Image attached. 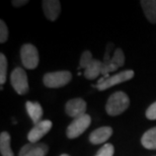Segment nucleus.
Returning <instances> with one entry per match:
<instances>
[{"instance_id":"nucleus-6","label":"nucleus","mask_w":156,"mask_h":156,"mask_svg":"<svg viewBox=\"0 0 156 156\" xmlns=\"http://www.w3.org/2000/svg\"><path fill=\"white\" fill-rule=\"evenodd\" d=\"M90 123H91V118L89 115H83L77 119H74L69 126L67 128V137L70 139H74L79 137L85 130L89 127Z\"/></svg>"},{"instance_id":"nucleus-5","label":"nucleus","mask_w":156,"mask_h":156,"mask_svg":"<svg viewBox=\"0 0 156 156\" xmlns=\"http://www.w3.org/2000/svg\"><path fill=\"white\" fill-rule=\"evenodd\" d=\"M10 83L17 94L23 95L29 91V81L27 73L23 68H15L11 72Z\"/></svg>"},{"instance_id":"nucleus-10","label":"nucleus","mask_w":156,"mask_h":156,"mask_svg":"<svg viewBox=\"0 0 156 156\" xmlns=\"http://www.w3.org/2000/svg\"><path fill=\"white\" fill-rule=\"evenodd\" d=\"M49 147L44 143H29L20 149L18 156H46Z\"/></svg>"},{"instance_id":"nucleus-7","label":"nucleus","mask_w":156,"mask_h":156,"mask_svg":"<svg viewBox=\"0 0 156 156\" xmlns=\"http://www.w3.org/2000/svg\"><path fill=\"white\" fill-rule=\"evenodd\" d=\"M125 64V55L122 49L118 48L115 50L114 55L112 56L110 61H102L101 65V74L104 76H110L111 72L116 71L118 68L122 67Z\"/></svg>"},{"instance_id":"nucleus-16","label":"nucleus","mask_w":156,"mask_h":156,"mask_svg":"<svg viewBox=\"0 0 156 156\" xmlns=\"http://www.w3.org/2000/svg\"><path fill=\"white\" fill-rule=\"evenodd\" d=\"M141 143L146 149L156 150V127L146 131L141 138Z\"/></svg>"},{"instance_id":"nucleus-14","label":"nucleus","mask_w":156,"mask_h":156,"mask_svg":"<svg viewBox=\"0 0 156 156\" xmlns=\"http://www.w3.org/2000/svg\"><path fill=\"white\" fill-rule=\"evenodd\" d=\"M140 4L149 23H156V0H142Z\"/></svg>"},{"instance_id":"nucleus-8","label":"nucleus","mask_w":156,"mask_h":156,"mask_svg":"<svg viewBox=\"0 0 156 156\" xmlns=\"http://www.w3.org/2000/svg\"><path fill=\"white\" fill-rule=\"evenodd\" d=\"M53 126L52 122L49 120L41 121L39 124L34 126V128L27 134V140L30 143H38L47 133L51 130Z\"/></svg>"},{"instance_id":"nucleus-22","label":"nucleus","mask_w":156,"mask_h":156,"mask_svg":"<svg viewBox=\"0 0 156 156\" xmlns=\"http://www.w3.org/2000/svg\"><path fill=\"white\" fill-rule=\"evenodd\" d=\"M146 118L148 120H156V101L153 102L146 111Z\"/></svg>"},{"instance_id":"nucleus-21","label":"nucleus","mask_w":156,"mask_h":156,"mask_svg":"<svg viewBox=\"0 0 156 156\" xmlns=\"http://www.w3.org/2000/svg\"><path fill=\"white\" fill-rule=\"evenodd\" d=\"M8 39V29L3 20L0 21V43H4Z\"/></svg>"},{"instance_id":"nucleus-2","label":"nucleus","mask_w":156,"mask_h":156,"mask_svg":"<svg viewBox=\"0 0 156 156\" xmlns=\"http://www.w3.org/2000/svg\"><path fill=\"white\" fill-rule=\"evenodd\" d=\"M72 79V74L69 71H57L47 73L43 77L44 85L49 88H60L65 86Z\"/></svg>"},{"instance_id":"nucleus-9","label":"nucleus","mask_w":156,"mask_h":156,"mask_svg":"<svg viewBox=\"0 0 156 156\" xmlns=\"http://www.w3.org/2000/svg\"><path fill=\"white\" fill-rule=\"evenodd\" d=\"M65 111H66V114L69 117L77 119L86 114V102L82 98L70 99V101H67Z\"/></svg>"},{"instance_id":"nucleus-18","label":"nucleus","mask_w":156,"mask_h":156,"mask_svg":"<svg viewBox=\"0 0 156 156\" xmlns=\"http://www.w3.org/2000/svg\"><path fill=\"white\" fill-rule=\"evenodd\" d=\"M7 75V59L4 54H0V83L4 84Z\"/></svg>"},{"instance_id":"nucleus-12","label":"nucleus","mask_w":156,"mask_h":156,"mask_svg":"<svg viewBox=\"0 0 156 156\" xmlns=\"http://www.w3.org/2000/svg\"><path fill=\"white\" fill-rule=\"evenodd\" d=\"M112 135H113V129L111 127H101L90 134L89 141L93 145L101 144V143L107 142Z\"/></svg>"},{"instance_id":"nucleus-3","label":"nucleus","mask_w":156,"mask_h":156,"mask_svg":"<svg viewBox=\"0 0 156 156\" xmlns=\"http://www.w3.org/2000/svg\"><path fill=\"white\" fill-rule=\"evenodd\" d=\"M134 74L135 73H134L133 70H125L112 76H104L98 80L96 87H98V90H105L110 88V87L117 85V84L132 79L134 77Z\"/></svg>"},{"instance_id":"nucleus-11","label":"nucleus","mask_w":156,"mask_h":156,"mask_svg":"<svg viewBox=\"0 0 156 156\" xmlns=\"http://www.w3.org/2000/svg\"><path fill=\"white\" fill-rule=\"evenodd\" d=\"M43 11L48 20L55 21L61 12V3L58 0H44Z\"/></svg>"},{"instance_id":"nucleus-15","label":"nucleus","mask_w":156,"mask_h":156,"mask_svg":"<svg viewBox=\"0 0 156 156\" xmlns=\"http://www.w3.org/2000/svg\"><path fill=\"white\" fill-rule=\"evenodd\" d=\"M101 61L98 60V59H93L88 66L84 69V77L89 80H93L96 77H98L99 74H101Z\"/></svg>"},{"instance_id":"nucleus-4","label":"nucleus","mask_w":156,"mask_h":156,"mask_svg":"<svg viewBox=\"0 0 156 156\" xmlns=\"http://www.w3.org/2000/svg\"><path fill=\"white\" fill-rule=\"evenodd\" d=\"M20 59L27 69H36L39 65V52L32 44H24L20 49Z\"/></svg>"},{"instance_id":"nucleus-1","label":"nucleus","mask_w":156,"mask_h":156,"mask_svg":"<svg viewBox=\"0 0 156 156\" xmlns=\"http://www.w3.org/2000/svg\"><path fill=\"white\" fill-rule=\"evenodd\" d=\"M129 96L123 91H117L108 98L107 105H105V111H107L108 115L115 117L123 114L129 108Z\"/></svg>"},{"instance_id":"nucleus-19","label":"nucleus","mask_w":156,"mask_h":156,"mask_svg":"<svg viewBox=\"0 0 156 156\" xmlns=\"http://www.w3.org/2000/svg\"><path fill=\"white\" fill-rule=\"evenodd\" d=\"M92 60H93V58H92V55H91V53H90V51H88V50H87V51H84L80 57L79 68L80 69L81 68H82V69H85Z\"/></svg>"},{"instance_id":"nucleus-24","label":"nucleus","mask_w":156,"mask_h":156,"mask_svg":"<svg viewBox=\"0 0 156 156\" xmlns=\"http://www.w3.org/2000/svg\"><path fill=\"white\" fill-rule=\"evenodd\" d=\"M60 156H70V155H68V154H62V155H60Z\"/></svg>"},{"instance_id":"nucleus-23","label":"nucleus","mask_w":156,"mask_h":156,"mask_svg":"<svg viewBox=\"0 0 156 156\" xmlns=\"http://www.w3.org/2000/svg\"><path fill=\"white\" fill-rule=\"evenodd\" d=\"M27 2H29L27 0H13V1H12V5L15 6V7H20V6L27 4Z\"/></svg>"},{"instance_id":"nucleus-13","label":"nucleus","mask_w":156,"mask_h":156,"mask_svg":"<svg viewBox=\"0 0 156 156\" xmlns=\"http://www.w3.org/2000/svg\"><path fill=\"white\" fill-rule=\"evenodd\" d=\"M27 112L30 118L32 119L33 123L37 125L39 124L43 118V108L39 102H34V101H27L26 104Z\"/></svg>"},{"instance_id":"nucleus-20","label":"nucleus","mask_w":156,"mask_h":156,"mask_svg":"<svg viewBox=\"0 0 156 156\" xmlns=\"http://www.w3.org/2000/svg\"><path fill=\"white\" fill-rule=\"evenodd\" d=\"M114 152H115L114 146L110 144V143H107V144H105L99 149L98 153L95 154V156H113Z\"/></svg>"},{"instance_id":"nucleus-17","label":"nucleus","mask_w":156,"mask_h":156,"mask_svg":"<svg viewBox=\"0 0 156 156\" xmlns=\"http://www.w3.org/2000/svg\"><path fill=\"white\" fill-rule=\"evenodd\" d=\"M10 135L7 132H2L0 135V153L2 156H14L10 147Z\"/></svg>"}]
</instances>
